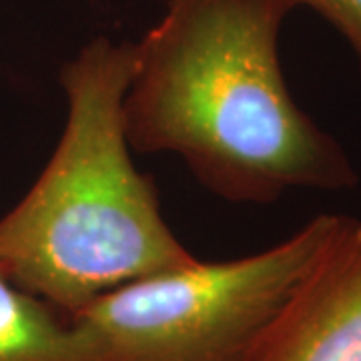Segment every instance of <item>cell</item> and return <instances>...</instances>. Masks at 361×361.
Segmentation results:
<instances>
[{
  "label": "cell",
  "instance_id": "cell-1",
  "mask_svg": "<svg viewBox=\"0 0 361 361\" xmlns=\"http://www.w3.org/2000/svg\"><path fill=\"white\" fill-rule=\"evenodd\" d=\"M289 0H165L135 42L123 113L130 149L179 157L229 203L348 191V151L293 99L279 39Z\"/></svg>",
  "mask_w": 361,
  "mask_h": 361
},
{
  "label": "cell",
  "instance_id": "cell-2",
  "mask_svg": "<svg viewBox=\"0 0 361 361\" xmlns=\"http://www.w3.org/2000/svg\"><path fill=\"white\" fill-rule=\"evenodd\" d=\"M135 42L97 37L61 68L66 115L39 179L0 217V271L75 315L118 287L197 261L133 163L123 103Z\"/></svg>",
  "mask_w": 361,
  "mask_h": 361
},
{
  "label": "cell",
  "instance_id": "cell-3",
  "mask_svg": "<svg viewBox=\"0 0 361 361\" xmlns=\"http://www.w3.org/2000/svg\"><path fill=\"white\" fill-rule=\"evenodd\" d=\"M349 215H317L277 245L151 275L71 315L97 361H257Z\"/></svg>",
  "mask_w": 361,
  "mask_h": 361
},
{
  "label": "cell",
  "instance_id": "cell-4",
  "mask_svg": "<svg viewBox=\"0 0 361 361\" xmlns=\"http://www.w3.org/2000/svg\"><path fill=\"white\" fill-rule=\"evenodd\" d=\"M257 361H361V221L291 297Z\"/></svg>",
  "mask_w": 361,
  "mask_h": 361
},
{
  "label": "cell",
  "instance_id": "cell-5",
  "mask_svg": "<svg viewBox=\"0 0 361 361\" xmlns=\"http://www.w3.org/2000/svg\"><path fill=\"white\" fill-rule=\"evenodd\" d=\"M0 361H97L73 319L0 271Z\"/></svg>",
  "mask_w": 361,
  "mask_h": 361
},
{
  "label": "cell",
  "instance_id": "cell-6",
  "mask_svg": "<svg viewBox=\"0 0 361 361\" xmlns=\"http://www.w3.org/2000/svg\"><path fill=\"white\" fill-rule=\"evenodd\" d=\"M295 8H311L343 37L353 52L361 75V0H289Z\"/></svg>",
  "mask_w": 361,
  "mask_h": 361
}]
</instances>
